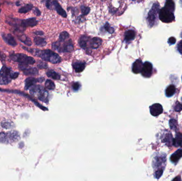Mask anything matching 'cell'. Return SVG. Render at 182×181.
I'll use <instances>...</instances> for the list:
<instances>
[{
  "mask_svg": "<svg viewBox=\"0 0 182 181\" xmlns=\"http://www.w3.org/2000/svg\"><path fill=\"white\" fill-rule=\"evenodd\" d=\"M35 34H36L37 35H43V32L42 31H37L36 32H34Z\"/></svg>",
  "mask_w": 182,
  "mask_h": 181,
  "instance_id": "cell-42",
  "label": "cell"
},
{
  "mask_svg": "<svg viewBox=\"0 0 182 181\" xmlns=\"http://www.w3.org/2000/svg\"><path fill=\"white\" fill-rule=\"evenodd\" d=\"M46 87L49 90H53L55 88V85L50 80H47L46 82Z\"/></svg>",
  "mask_w": 182,
  "mask_h": 181,
  "instance_id": "cell-32",
  "label": "cell"
},
{
  "mask_svg": "<svg viewBox=\"0 0 182 181\" xmlns=\"http://www.w3.org/2000/svg\"><path fill=\"white\" fill-rule=\"evenodd\" d=\"M169 127L171 130H175V131L177 129V126H178V123L177 121L175 119H171L169 122Z\"/></svg>",
  "mask_w": 182,
  "mask_h": 181,
  "instance_id": "cell-30",
  "label": "cell"
},
{
  "mask_svg": "<svg viewBox=\"0 0 182 181\" xmlns=\"http://www.w3.org/2000/svg\"><path fill=\"white\" fill-rule=\"evenodd\" d=\"M46 1H48V0H46Z\"/></svg>",
  "mask_w": 182,
  "mask_h": 181,
  "instance_id": "cell-44",
  "label": "cell"
},
{
  "mask_svg": "<svg viewBox=\"0 0 182 181\" xmlns=\"http://www.w3.org/2000/svg\"><path fill=\"white\" fill-rule=\"evenodd\" d=\"M69 37V35L67 32H63L60 34L59 41L65 42V40Z\"/></svg>",
  "mask_w": 182,
  "mask_h": 181,
  "instance_id": "cell-31",
  "label": "cell"
},
{
  "mask_svg": "<svg viewBox=\"0 0 182 181\" xmlns=\"http://www.w3.org/2000/svg\"><path fill=\"white\" fill-rule=\"evenodd\" d=\"M2 127L6 128H11V125L9 123L4 122L2 123Z\"/></svg>",
  "mask_w": 182,
  "mask_h": 181,
  "instance_id": "cell-39",
  "label": "cell"
},
{
  "mask_svg": "<svg viewBox=\"0 0 182 181\" xmlns=\"http://www.w3.org/2000/svg\"><path fill=\"white\" fill-rule=\"evenodd\" d=\"M40 79H35L34 78H28L25 80V88L26 90H28L30 88V87H32V86L40 81Z\"/></svg>",
  "mask_w": 182,
  "mask_h": 181,
  "instance_id": "cell-21",
  "label": "cell"
},
{
  "mask_svg": "<svg viewBox=\"0 0 182 181\" xmlns=\"http://www.w3.org/2000/svg\"><path fill=\"white\" fill-rule=\"evenodd\" d=\"M34 13L36 14V15H37V16H39V15H41V12H40V10L37 9V8H36L34 10Z\"/></svg>",
  "mask_w": 182,
  "mask_h": 181,
  "instance_id": "cell-41",
  "label": "cell"
},
{
  "mask_svg": "<svg viewBox=\"0 0 182 181\" xmlns=\"http://www.w3.org/2000/svg\"><path fill=\"white\" fill-rule=\"evenodd\" d=\"M18 37L20 40H21V42H23L26 45L28 46H30L32 45V43L31 40L27 36H26L25 34L18 35Z\"/></svg>",
  "mask_w": 182,
  "mask_h": 181,
  "instance_id": "cell-26",
  "label": "cell"
},
{
  "mask_svg": "<svg viewBox=\"0 0 182 181\" xmlns=\"http://www.w3.org/2000/svg\"><path fill=\"white\" fill-rule=\"evenodd\" d=\"M182 157V148H180L171 155L169 159L173 164L176 165Z\"/></svg>",
  "mask_w": 182,
  "mask_h": 181,
  "instance_id": "cell-12",
  "label": "cell"
},
{
  "mask_svg": "<svg viewBox=\"0 0 182 181\" xmlns=\"http://www.w3.org/2000/svg\"><path fill=\"white\" fill-rule=\"evenodd\" d=\"M173 145L175 147L182 148V133L180 132H176L175 137L173 140Z\"/></svg>",
  "mask_w": 182,
  "mask_h": 181,
  "instance_id": "cell-18",
  "label": "cell"
},
{
  "mask_svg": "<svg viewBox=\"0 0 182 181\" xmlns=\"http://www.w3.org/2000/svg\"><path fill=\"white\" fill-rule=\"evenodd\" d=\"M143 65V63L142 60L141 59H138L133 63V66H132V71L134 74H139V73L141 72Z\"/></svg>",
  "mask_w": 182,
  "mask_h": 181,
  "instance_id": "cell-15",
  "label": "cell"
},
{
  "mask_svg": "<svg viewBox=\"0 0 182 181\" xmlns=\"http://www.w3.org/2000/svg\"><path fill=\"white\" fill-rule=\"evenodd\" d=\"M102 43V40L99 37H94L89 41V47L93 49L99 48Z\"/></svg>",
  "mask_w": 182,
  "mask_h": 181,
  "instance_id": "cell-16",
  "label": "cell"
},
{
  "mask_svg": "<svg viewBox=\"0 0 182 181\" xmlns=\"http://www.w3.org/2000/svg\"><path fill=\"white\" fill-rule=\"evenodd\" d=\"M0 6H1V4H0Z\"/></svg>",
  "mask_w": 182,
  "mask_h": 181,
  "instance_id": "cell-46",
  "label": "cell"
},
{
  "mask_svg": "<svg viewBox=\"0 0 182 181\" xmlns=\"http://www.w3.org/2000/svg\"><path fill=\"white\" fill-rule=\"evenodd\" d=\"M34 41L35 44H36V45L38 46L43 47L46 45V42L45 39L40 37H35Z\"/></svg>",
  "mask_w": 182,
  "mask_h": 181,
  "instance_id": "cell-27",
  "label": "cell"
},
{
  "mask_svg": "<svg viewBox=\"0 0 182 181\" xmlns=\"http://www.w3.org/2000/svg\"><path fill=\"white\" fill-rule=\"evenodd\" d=\"M180 37H181V38H182V32H180Z\"/></svg>",
  "mask_w": 182,
  "mask_h": 181,
  "instance_id": "cell-43",
  "label": "cell"
},
{
  "mask_svg": "<svg viewBox=\"0 0 182 181\" xmlns=\"http://www.w3.org/2000/svg\"><path fill=\"white\" fill-rule=\"evenodd\" d=\"M23 72L26 76H36L38 74V70L36 68H28V66L23 70Z\"/></svg>",
  "mask_w": 182,
  "mask_h": 181,
  "instance_id": "cell-25",
  "label": "cell"
},
{
  "mask_svg": "<svg viewBox=\"0 0 182 181\" xmlns=\"http://www.w3.org/2000/svg\"></svg>",
  "mask_w": 182,
  "mask_h": 181,
  "instance_id": "cell-48",
  "label": "cell"
},
{
  "mask_svg": "<svg viewBox=\"0 0 182 181\" xmlns=\"http://www.w3.org/2000/svg\"><path fill=\"white\" fill-rule=\"evenodd\" d=\"M176 88L174 85H170L166 88L165 90V95L167 97H171L176 93Z\"/></svg>",
  "mask_w": 182,
  "mask_h": 181,
  "instance_id": "cell-22",
  "label": "cell"
},
{
  "mask_svg": "<svg viewBox=\"0 0 182 181\" xmlns=\"http://www.w3.org/2000/svg\"><path fill=\"white\" fill-rule=\"evenodd\" d=\"M72 66L74 70L76 72L80 73L84 70V69L85 68V63L76 62L72 64Z\"/></svg>",
  "mask_w": 182,
  "mask_h": 181,
  "instance_id": "cell-23",
  "label": "cell"
},
{
  "mask_svg": "<svg viewBox=\"0 0 182 181\" xmlns=\"http://www.w3.org/2000/svg\"><path fill=\"white\" fill-rule=\"evenodd\" d=\"M104 28L110 34H112L114 32V28H112L110 26V25H109V23H106L104 26Z\"/></svg>",
  "mask_w": 182,
  "mask_h": 181,
  "instance_id": "cell-35",
  "label": "cell"
},
{
  "mask_svg": "<svg viewBox=\"0 0 182 181\" xmlns=\"http://www.w3.org/2000/svg\"><path fill=\"white\" fill-rule=\"evenodd\" d=\"M10 58L15 62L19 63V64L26 65L34 64L35 61L32 57H28L24 54H12L10 55Z\"/></svg>",
  "mask_w": 182,
  "mask_h": 181,
  "instance_id": "cell-5",
  "label": "cell"
},
{
  "mask_svg": "<svg viewBox=\"0 0 182 181\" xmlns=\"http://www.w3.org/2000/svg\"><path fill=\"white\" fill-rule=\"evenodd\" d=\"M89 41H90L89 38L88 36L83 35L80 37V38L78 40V43L81 48L84 49H86L88 46V43H89Z\"/></svg>",
  "mask_w": 182,
  "mask_h": 181,
  "instance_id": "cell-19",
  "label": "cell"
},
{
  "mask_svg": "<svg viewBox=\"0 0 182 181\" xmlns=\"http://www.w3.org/2000/svg\"><path fill=\"white\" fill-rule=\"evenodd\" d=\"M176 40L174 37H171L168 39V43L169 44V45H174V44L176 43Z\"/></svg>",
  "mask_w": 182,
  "mask_h": 181,
  "instance_id": "cell-36",
  "label": "cell"
},
{
  "mask_svg": "<svg viewBox=\"0 0 182 181\" xmlns=\"http://www.w3.org/2000/svg\"><path fill=\"white\" fill-rule=\"evenodd\" d=\"M24 49L28 51V52L32 53L36 57H41L42 60L49 61L50 62L54 64L59 63L61 61V59L58 54L50 49L45 50H40V49H29L28 48L23 46Z\"/></svg>",
  "mask_w": 182,
  "mask_h": 181,
  "instance_id": "cell-1",
  "label": "cell"
},
{
  "mask_svg": "<svg viewBox=\"0 0 182 181\" xmlns=\"http://www.w3.org/2000/svg\"><path fill=\"white\" fill-rule=\"evenodd\" d=\"M63 43H61L60 41L55 42L52 44V48L53 49L57 50L59 52H71L74 50V45L72 40H69L67 42H63Z\"/></svg>",
  "mask_w": 182,
  "mask_h": 181,
  "instance_id": "cell-6",
  "label": "cell"
},
{
  "mask_svg": "<svg viewBox=\"0 0 182 181\" xmlns=\"http://www.w3.org/2000/svg\"><path fill=\"white\" fill-rule=\"evenodd\" d=\"M160 6L158 2L154 3L148 13L146 18L147 23L150 27L154 26L158 22V14L159 12Z\"/></svg>",
  "mask_w": 182,
  "mask_h": 181,
  "instance_id": "cell-4",
  "label": "cell"
},
{
  "mask_svg": "<svg viewBox=\"0 0 182 181\" xmlns=\"http://www.w3.org/2000/svg\"><path fill=\"white\" fill-rule=\"evenodd\" d=\"M32 8H33V6H32V4H27V5L23 6V7L19 9V12L20 13H27L29 11L31 10L32 9Z\"/></svg>",
  "mask_w": 182,
  "mask_h": 181,
  "instance_id": "cell-29",
  "label": "cell"
},
{
  "mask_svg": "<svg viewBox=\"0 0 182 181\" xmlns=\"http://www.w3.org/2000/svg\"><path fill=\"white\" fill-rule=\"evenodd\" d=\"M2 37L4 41L12 46H15L17 45L15 39L11 34H2Z\"/></svg>",
  "mask_w": 182,
  "mask_h": 181,
  "instance_id": "cell-13",
  "label": "cell"
},
{
  "mask_svg": "<svg viewBox=\"0 0 182 181\" xmlns=\"http://www.w3.org/2000/svg\"><path fill=\"white\" fill-rule=\"evenodd\" d=\"M152 160V167L154 169V176L159 179L163 175L166 166V154L165 153H156Z\"/></svg>",
  "mask_w": 182,
  "mask_h": 181,
  "instance_id": "cell-2",
  "label": "cell"
},
{
  "mask_svg": "<svg viewBox=\"0 0 182 181\" xmlns=\"http://www.w3.org/2000/svg\"><path fill=\"white\" fill-rule=\"evenodd\" d=\"M19 138V133L15 131L9 133H0V142L2 143H8L9 142L17 141Z\"/></svg>",
  "mask_w": 182,
  "mask_h": 181,
  "instance_id": "cell-9",
  "label": "cell"
},
{
  "mask_svg": "<svg viewBox=\"0 0 182 181\" xmlns=\"http://www.w3.org/2000/svg\"><path fill=\"white\" fill-rule=\"evenodd\" d=\"M46 74L49 77L53 79L59 80L60 78V76H59V74H57V72H55L53 70H50L47 72Z\"/></svg>",
  "mask_w": 182,
  "mask_h": 181,
  "instance_id": "cell-28",
  "label": "cell"
},
{
  "mask_svg": "<svg viewBox=\"0 0 182 181\" xmlns=\"http://www.w3.org/2000/svg\"><path fill=\"white\" fill-rule=\"evenodd\" d=\"M173 140L174 138H173V135L170 132V133H167L166 134H165L163 138H162V142L166 143V145L167 146L171 147L173 145Z\"/></svg>",
  "mask_w": 182,
  "mask_h": 181,
  "instance_id": "cell-20",
  "label": "cell"
},
{
  "mask_svg": "<svg viewBox=\"0 0 182 181\" xmlns=\"http://www.w3.org/2000/svg\"><path fill=\"white\" fill-rule=\"evenodd\" d=\"M13 72L9 68L3 66L0 71V85H7L13 79Z\"/></svg>",
  "mask_w": 182,
  "mask_h": 181,
  "instance_id": "cell-8",
  "label": "cell"
},
{
  "mask_svg": "<svg viewBox=\"0 0 182 181\" xmlns=\"http://www.w3.org/2000/svg\"><path fill=\"white\" fill-rule=\"evenodd\" d=\"M80 85L78 82H75L72 85V88L74 89V90H78L80 89Z\"/></svg>",
  "mask_w": 182,
  "mask_h": 181,
  "instance_id": "cell-38",
  "label": "cell"
},
{
  "mask_svg": "<svg viewBox=\"0 0 182 181\" xmlns=\"http://www.w3.org/2000/svg\"><path fill=\"white\" fill-rule=\"evenodd\" d=\"M38 21L35 18H30L29 19H25L21 20V25L23 27H34L37 25Z\"/></svg>",
  "mask_w": 182,
  "mask_h": 181,
  "instance_id": "cell-14",
  "label": "cell"
},
{
  "mask_svg": "<svg viewBox=\"0 0 182 181\" xmlns=\"http://www.w3.org/2000/svg\"><path fill=\"white\" fill-rule=\"evenodd\" d=\"M150 113L154 116H157L163 113L162 106L159 103H156L150 106Z\"/></svg>",
  "mask_w": 182,
  "mask_h": 181,
  "instance_id": "cell-11",
  "label": "cell"
},
{
  "mask_svg": "<svg viewBox=\"0 0 182 181\" xmlns=\"http://www.w3.org/2000/svg\"><path fill=\"white\" fill-rule=\"evenodd\" d=\"M30 93L32 95H37L40 100L45 103H48V92L40 86H32L30 87Z\"/></svg>",
  "mask_w": 182,
  "mask_h": 181,
  "instance_id": "cell-7",
  "label": "cell"
},
{
  "mask_svg": "<svg viewBox=\"0 0 182 181\" xmlns=\"http://www.w3.org/2000/svg\"><path fill=\"white\" fill-rule=\"evenodd\" d=\"M52 4H53V6H54L55 10L57 11V12L59 14V15H61L63 18H66L67 16L66 12L63 9V8L59 4V3L57 1V0H54L52 2Z\"/></svg>",
  "mask_w": 182,
  "mask_h": 181,
  "instance_id": "cell-17",
  "label": "cell"
},
{
  "mask_svg": "<svg viewBox=\"0 0 182 181\" xmlns=\"http://www.w3.org/2000/svg\"><path fill=\"white\" fill-rule=\"evenodd\" d=\"M174 110L176 112H180L182 110V104L178 101H177L174 104Z\"/></svg>",
  "mask_w": 182,
  "mask_h": 181,
  "instance_id": "cell-33",
  "label": "cell"
},
{
  "mask_svg": "<svg viewBox=\"0 0 182 181\" xmlns=\"http://www.w3.org/2000/svg\"></svg>",
  "mask_w": 182,
  "mask_h": 181,
  "instance_id": "cell-47",
  "label": "cell"
},
{
  "mask_svg": "<svg viewBox=\"0 0 182 181\" xmlns=\"http://www.w3.org/2000/svg\"><path fill=\"white\" fill-rule=\"evenodd\" d=\"M153 73V65L151 63L146 61L143 65L141 74L145 78H150Z\"/></svg>",
  "mask_w": 182,
  "mask_h": 181,
  "instance_id": "cell-10",
  "label": "cell"
},
{
  "mask_svg": "<svg viewBox=\"0 0 182 181\" xmlns=\"http://www.w3.org/2000/svg\"><path fill=\"white\" fill-rule=\"evenodd\" d=\"M132 1H134V0H132Z\"/></svg>",
  "mask_w": 182,
  "mask_h": 181,
  "instance_id": "cell-45",
  "label": "cell"
},
{
  "mask_svg": "<svg viewBox=\"0 0 182 181\" xmlns=\"http://www.w3.org/2000/svg\"><path fill=\"white\" fill-rule=\"evenodd\" d=\"M82 15H87L90 11V8L84 6H81Z\"/></svg>",
  "mask_w": 182,
  "mask_h": 181,
  "instance_id": "cell-34",
  "label": "cell"
},
{
  "mask_svg": "<svg viewBox=\"0 0 182 181\" xmlns=\"http://www.w3.org/2000/svg\"><path fill=\"white\" fill-rule=\"evenodd\" d=\"M175 4L173 0H166L165 6L161 8L159 12V18L164 23H170L175 20L174 12Z\"/></svg>",
  "mask_w": 182,
  "mask_h": 181,
  "instance_id": "cell-3",
  "label": "cell"
},
{
  "mask_svg": "<svg viewBox=\"0 0 182 181\" xmlns=\"http://www.w3.org/2000/svg\"><path fill=\"white\" fill-rule=\"evenodd\" d=\"M136 34L134 30H128L125 33V40L126 42H131L134 40Z\"/></svg>",
  "mask_w": 182,
  "mask_h": 181,
  "instance_id": "cell-24",
  "label": "cell"
},
{
  "mask_svg": "<svg viewBox=\"0 0 182 181\" xmlns=\"http://www.w3.org/2000/svg\"><path fill=\"white\" fill-rule=\"evenodd\" d=\"M177 49L178 52L182 55V40L179 42L177 45Z\"/></svg>",
  "mask_w": 182,
  "mask_h": 181,
  "instance_id": "cell-37",
  "label": "cell"
},
{
  "mask_svg": "<svg viewBox=\"0 0 182 181\" xmlns=\"http://www.w3.org/2000/svg\"><path fill=\"white\" fill-rule=\"evenodd\" d=\"M37 66H38V68H40V69H45V68H48L47 64L43 62H41L40 64H38Z\"/></svg>",
  "mask_w": 182,
  "mask_h": 181,
  "instance_id": "cell-40",
  "label": "cell"
}]
</instances>
